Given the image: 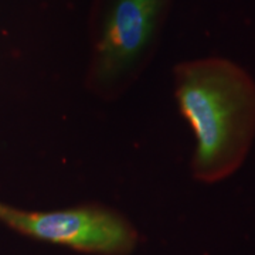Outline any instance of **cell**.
Instances as JSON below:
<instances>
[{
    "label": "cell",
    "mask_w": 255,
    "mask_h": 255,
    "mask_svg": "<svg viewBox=\"0 0 255 255\" xmlns=\"http://www.w3.org/2000/svg\"><path fill=\"white\" fill-rule=\"evenodd\" d=\"M174 98L196 139L191 173L216 184L240 170L255 140V80L234 61L206 57L177 64Z\"/></svg>",
    "instance_id": "cell-1"
},
{
    "label": "cell",
    "mask_w": 255,
    "mask_h": 255,
    "mask_svg": "<svg viewBox=\"0 0 255 255\" xmlns=\"http://www.w3.org/2000/svg\"><path fill=\"white\" fill-rule=\"evenodd\" d=\"M170 0H108L92 43L85 87L115 100L137 81L152 57Z\"/></svg>",
    "instance_id": "cell-2"
},
{
    "label": "cell",
    "mask_w": 255,
    "mask_h": 255,
    "mask_svg": "<svg viewBox=\"0 0 255 255\" xmlns=\"http://www.w3.org/2000/svg\"><path fill=\"white\" fill-rule=\"evenodd\" d=\"M0 221L28 237L91 254L125 255L137 238L122 214L97 203L53 211H28L0 203Z\"/></svg>",
    "instance_id": "cell-3"
}]
</instances>
